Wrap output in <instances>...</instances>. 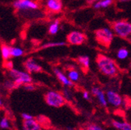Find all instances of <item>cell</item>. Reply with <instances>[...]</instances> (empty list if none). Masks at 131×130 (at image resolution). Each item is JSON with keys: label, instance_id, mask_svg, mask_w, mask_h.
<instances>
[{"label": "cell", "instance_id": "1", "mask_svg": "<svg viewBox=\"0 0 131 130\" xmlns=\"http://www.w3.org/2000/svg\"><path fill=\"white\" fill-rule=\"evenodd\" d=\"M95 62L98 70L104 76L108 77H115L119 74V69L116 61L103 53L99 52L97 54Z\"/></svg>", "mask_w": 131, "mask_h": 130}, {"label": "cell", "instance_id": "2", "mask_svg": "<svg viewBox=\"0 0 131 130\" xmlns=\"http://www.w3.org/2000/svg\"><path fill=\"white\" fill-rule=\"evenodd\" d=\"M94 38L97 43L105 48H109L113 40L114 33L108 27L98 28L94 31Z\"/></svg>", "mask_w": 131, "mask_h": 130}, {"label": "cell", "instance_id": "3", "mask_svg": "<svg viewBox=\"0 0 131 130\" xmlns=\"http://www.w3.org/2000/svg\"><path fill=\"white\" fill-rule=\"evenodd\" d=\"M111 29L113 33L121 38L131 37V23L126 20H119L111 22Z\"/></svg>", "mask_w": 131, "mask_h": 130}, {"label": "cell", "instance_id": "4", "mask_svg": "<svg viewBox=\"0 0 131 130\" xmlns=\"http://www.w3.org/2000/svg\"><path fill=\"white\" fill-rule=\"evenodd\" d=\"M44 100L49 107L54 108H62L67 103L62 93L56 90L47 91L44 95Z\"/></svg>", "mask_w": 131, "mask_h": 130}, {"label": "cell", "instance_id": "5", "mask_svg": "<svg viewBox=\"0 0 131 130\" xmlns=\"http://www.w3.org/2000/svg\"><path fill=\"white\" fill-rule=\"evenodd\" d=\"M8 76L9 79L13 80V82L17 87L23 86L25 84L31 83L33 81V78L30 73L26 70H20L16 68H13L8 70Z\"/></svg>", "mask_w": 131, "mask_h": 130}, {"label": "cell", "instance_id": "6", "mask_svg": "<svg viewBox=\"0 0 131 130\" xmlns=\"http://www.w3.org/2000/svg\"><path fill=\"white\" fill-rule=\"evenodd\" d=\"M13 9L19 13L27 14L39 9V4L35 0H14L13 2Z\"/></svg>", "mask_w": 131, "mask_h": 130}, {"label": "cell", "instance_id": "7", "mask_svg": "<svg viewBox=\"0 0 131 130\" xmlns=\"http://www.w3.org/2000/svg\"><path fill=\"white\" fill-rule=\"evenodd\" d=\"M87 41V34L79 30L70 31L66 37V42L67 43V44L73 46H81L85 44Z\"/></svg>", "mask_w": 131, "mask_h": 130}, {"label": "cell", "instance_id": "8", "mask_svg": "<svg viewBox=\"0 0 131 130\" xmlns=\"http://www.w3.org/2000/svg\"><path fill=\"white\" fill-rule=\"evenodd\" d=\"M105 95L108 104L115 108H120L122 106L123 103V99L118 92L113 90H108L105 93Z\"/></svg>", "mask_w": 131, "mask_h": 130}, {"label": "cell", "instance_id": "9", "mask_svg": "<svg viewBox=\"0 0 131 130\" xmlns=\"http://www.w3.org/2000/svg\"><path fill=\"white\" fill-rule=\"evenodd\" d=\"M24 69L29 73H39L43 71V69L38 62L34 58H27L23 64Z\"/></svg>", "mask_w": 131, "mask_h": 130}, {"label": "cell", "instance_id": "10", "mask_svg": "<svg viewBox=\"0 0 131 130\" xmlns=\"http://www.w3.org/2000/svg\"><path fill=\"white\" fill-rule=\"evenodd\" d=\"M54 75L56 76L59 82L64 87H73L74 86V84L68 78L67 75L65 73H63L60 69L59 68H53L52 69Z\"/></svg>", "mask_w": 131, "mask_h": 130}, {"label": "cell", "instance_id": "11", "mask_svg": "<svg viewBox=\"0 0 131 130\" xmlns=\"http://www.w3.org/2000/svg\"><path fill=\"white\" fill-rule=\"evenodd\" d=\"M62 0H45V9L52 13H60L62 9Z\"/></svg>", "mask_w": 131, "mask_h": 130}, {"label": "cell", "instance_id": "12", "mask_svg": "<svg viewBox=\"0 0 131 130\" xmlns=\"http://www.w3.org/2000/svg\"><path fill=\"white\" fill-rule=\"evenodd\" d=\"M91 93L92 96L96 97L98 103L100 104L101 106L106 108L108 106V101L106 99V95L105 93L98 87H92L91 90Z\"/></svg>", "mask_w": 131, "mask_h": 130}, {"label": "cell", "instance_id": "13", "mask_svg": "<svg viewBox=\"0 0 131 130\" xmlns=\"http://www.w3.org/2000/svg\"><path fill=\"white\" fill-rule=\"evenodd\" d=\"M22 130H42V126L40 122L35 119L23 120Z\"/></svg>", "mask_w": 131, "mask_h": 130}, {"label": "cell", "instance_id": "14", "mask_svg": "<svg viewBox=\"0 0 131 130\" xmlns=\"http://www.w3.org/2000/svg\"><path fill=\"white\" fill-rule=\"evenodd\" d=\"M76 62L80 66L81 69L84 70V72H88L90 69V57L88 55H79L76 58Z\"/></svg>", "mask_w": 131, "mask_h": 130}, {"label": "cell", "instance_id": "15", "mask_svg": "<svg viewBox=\"0 0 131 130\" xmlns=\"http://www.w3.org/2000/svg\"><path fill=\"white\" fill-rule=\"evenodd\" d=\"M68 78L72 81L73 84L78 83L80 79V71L74 66H69L67 69V73Z\"/></svg>", "mask_w": 131, "mask_h": 130}, {"label": "cell", "instance_id": "16", "mask_svg": "<svg viewBox=\"0 0 131 130\" xmlns=\"http://www.w3.org/2000/svg\"><path fill=\"white\" fill-rule=\"evenodd\" d=\"M0 54L4 62L11 59V46L6 43H2L0 45Z\"/></svg>", "mask_w": 131, "mask_h": 130}, {"label": "cell", "instance_id": "17", "mask_svg": "<svg viewBox=\"0 0 131 130\" xmlns=\"http://www.w3.org/2000/svg\"><path fill=\"white\" fill-rule=\"evenodd\" d=\"M111 124L113 128L117 130H131V123L128 122H121L112 119Z\"/></svg>", "mask_w": 131, "mask_h": 130}, {"label": "cell", "instance_id": "18", "mask_svg": "<svg viewBox=\"0 0 131 130\" xmlns=\"http://www.w3.org/2000/svg\"><path fill=\"white\" fill-rule=\"evenodd\" d=\"M59 30H60V20H55L48 25V34L51 36H55L59 33Z\"/></svg>", "mask_w": 131, "mask_h": 130}, {"label": "cell", "instance_id": "19", "mask_svg": "<svg viewBox=\"0 0 131 130\" xmlns=\"http://www.w3.org/2000/svg\"><path fill=\"white\" fill-rule=\"evenodd\" d=\"M67 45V43L66 41H48L46 43L42 44L39 48V50H44L48 49V48H59V47H63Z\"/></svg>", "mask_w": 131, "mask_h": 130}, {"label": "cell", "instance_id": "20", "mask_svg": "<svg viewBox=\"0 0 131 130\" xmlns=\"http://www.w3.org/2000/svg\"><path fill=\"white\" fill-rule=\"evenodd\" d=\"M114 2V0H98L93 3V8L95 9H106L109 7Z\"/></svg>", "mask_w": 131, "mask_h": 130}, {"label": "cell", "instance_id": "21", "mask_svg": "<svg viewBox=\"0 0 131 130\" xmlns=\"http://www.w3.org/2000/svg\"><path fill=\"white\" fill-rule=\"evenodd\" d=\"M25 55V50L20 46H11V57L21 58Z\"/></svg>", "mask_w": 131, "mask_h": 130}, {"label": "cell", "instance_id": "22", "mask_svg": "<svg viewBox=\"0 0 131 130\" xmlns=\"http://www.w3.org/2000/svg\"><path fill=\"white\" fill-rule=\"evenodd\" d=\"M129 56V50L125 47H122L117 50L116 52V57L119 59V60H124L126 58H127V57Z\"/></svg>", "mask_w": 131, "mask_h": 130}, {"label": "cell", "instance_id": "23", "mask_svg": "<svg viewBox=\"0 0 131 130\" xmlns=\"http://www.w3.org/2000/svg\"><path fill=\"white\" fill-rule=\"evenodd\" d=\"M62 93L63 97H65V99L67 100V102L73 101V93H72V91H71L70 87H65V88H63V90L62 91Z\"/></svg>", "mask_w": 131, "mask_h": 130}, {"label": "cell", "instance_id": "24", "mask_svg": "<svg viewBox=\"0 0 131 130\" xmlns=\"http://www.w3.org/2000/svg\"><path fill=\"white\" fill-rule=\"evenodd\" d=\"M10 122L6 117L2 118L0 120V128L2 129H9L10 128Z\"/></svg>", "mask_w": 131, "mask_h": 130}, {"label": "cell", "instance_id": "25", "mask_svg": "<svg viewBox=\"0 0 131 130\" xmlns=\"http://www.w3.org/2000/svg\"><path fill=\"white\" fill-rule=\"evenodd\" d=\"M4 86L8 90H13V89L17 88V87H16V85L13 82V80L11 79H9V80H6V81L5 84H4Z\"/></svg>", "mask_w": 131, "mask_h": 130}, {"label": "cell", "instance_id": "26", "mask_svg": "<svg viewBox=\"0 0 131 130\" xmlns=\"http://www.w3.org/2000/svg\"><path fill=\"white\" fill-rule=\"evenodd\" d=\"M85 130H105L101 125H97V124H95V123H91V124H89Z\"/></svg>", "mask_w": 131, "mask_h": 130}, {"label": "cell", "instance_id": "27", "mask_svg": "<svg viewBox=\"0 0 131 130\" xmlns=\"http://www.w3.org/2000/svg\"><path fill=\"white\" fill-rule=\"evenodd\" d=\"M23 88L27 91H34L36 89V87L34 84L31 82V83H27V84H24Z\"/></svg>", "mask_w": 131, "mask_h": 130}, {"label": "cell", "instance_id": "28", "mask_svg": "<svg viewBox=\"0 0 131 130\" xmlns=\"http://www.w3.org/2000/svg\"><path fill=\"white\" fill-rule=\"evenodd\" d=\"M4 66L6 69L9 70L13 68H14V65H13V62L11 59H9L7 61H5V64H4Z\"/></svg>", "mask_w": 131, "mask_h": 130}, {"label": "cell", "instance_id": "29", "mask_svg": "<svg viewBox=\"0 0 131 130\" xmlns=\"http://www.w3.org/2000/svg\"><path fill=\"white\" fill-rule=\"evenodd\" d=\"M91 93L88 90H84L83 93H82V97H83V98L88 101H91Z\"/></svg>", "mask_w": 131, "mask_h": 130}, {"label": "cell", "instance_id": "30", "mask_svg": "<svg viewBox=\"0 0 131 130\" xmlns=\"http://www.w3.org/2000/svg\"><path fill=\"white\" fill-rule=\"evenodd\" d=\"M21 118H22L23 120H30V119H35L34 116L31 115L30 114L25 113V112H24V113L21 114Z\"/></svg>", "mask_w": 131, "mask_h": 130}, {"label": "cell", "instance_id": "31", "mask_svg": "<svg viewBox=\"0 0 131 130\" xmlns=\"http://www.w3.org/2000/svg\"><path fill=\"white\" fill-rule=\"evenodd\" d=\"M119 3H129V2H131V0H118Z\"/></svg>", "mask_w": 131, "mask_h": 130}, {"label": "cell", "instance_id": "32", "mask_svg": "<svg viewBox=\"0 0 131 130\" xmlns=\"http://www.w3.org/2000/svg\"><path fill=\"white\" fill-rule=\"evenodd\" d=\"M3 105V101L2 99V97H0V107H2Z\"/></svg>", "mask_w": 131, "mask_h": 130}, {"label": "cell", "instance_id": "33", "mask_svg": "<svg viewBox=\"0 0 131 130\" xmlns=\"http://www.w3.org/2000/svg\"><path fill=\"white\" fill-rule=\"evenodd\" d=\"M97 1H98V0H89V3L93 4L94 3H95V2H97Z\"/></svg>", "mask_w": 131, "mask_h": 130}, {"label": "cell", "instance_id": "34", "mask_svg": "<svg viewBox=\"0 0 131 130\" xmlns=\"http://www.w3.org/2000/svg\"><path fill=\"white\" fill-rule=\"evenodd\" d=\"M67 130H75V129H74L73 128H72V127H70V126H69V127H67Z\"/></svg>", "mask_w": 131, "mask_h": 130}, {"label": "cell", "instance_id": "35", "mask_svg": "<svg viewBox=\"0 0 131 130\" xmlns=\"http://www.w3.org/2000/svg\"><path fill=\"white\" fill-rule=\"evenodd\" d=\"M53 130H67V129H62V128H54Z\"/></svg>", "mask_w": 131, "mask_h": 130}, {"label": "cell", "instance_id": "36", "mask_svg": "<svg viewBox=\"0 0 131 130\" xmlns=\"http://www.w3.org/2000/svg\"><path fill=\"white\" fill-rule=\"evenodd\" d=\"M130 40H131V37H130Z\"/></svg>", "mask_w": 131, "mask_h": 130}, {"label": "cell", "instance_id": "37", "mask_svg": "<svg viewBox=\"0 0 131 130\" xmlns=\"http://www.w3.org/2000/svg\"><path fill=\"white\" fill-rule=\"evenodd\" d=\"M83 130H85V129H83Z\"/></svg>", "mask_w": 131, "mask_h": 130}]
</instances>
